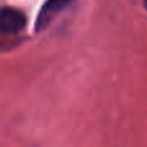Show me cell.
<instances>
[{
    "mask_svg": "<svg viewBox=\"0 0 147 147\" xmlns=\"http://www.w3.org/2000/svg\"><path fill=\"white\" fill-rule=\"evenodd\" d=\"M27 25V17L23 10L14 7L0 8V32L12 36L20 34Z\"/></svg>",
    "mask_w": 147,
    "mask_h": 147,
    "instance_id": "1",
    "label": "cell"
},
{
    "mask_svg": "<svg viewBox=\"0 0 147 147\" xmlns=\"http://www.w3.org/2000/svg\"><path fill=\"white\" fill-rule=\"evenodd\" d=\"M145 4H146V8H147V0H145Z\"/></svg>",
    "mask_w": 147,
    "mask_h": 147,
    "instance_id": "3",
    "label": "cell"
},
{
    "mask_svg": "<svg viewBox=\"0 0 147 147\" xmlns=\"http://www.w3.org/2000/svg\"><path fill=\"white\" fill-rule=\"evenodd\" d=\"M74 0H47L43 4L40 12L36 18L35 30L41 31L53 21V18L58 14L59 12L65 9L69 4H71Z\"/></svg>",
    "mask_w": 147,
    "mask_h": 147,
    "instance_id": "2",
    "label": "cell"
}]
</instances>
